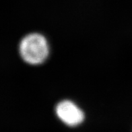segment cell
I'll use <instances>...</instances> for the list:
<instances>
[{"mask_svg": "<svg viewBox=\"0 0 132 132\" xmlns=\"http://www.w3.org/2000/svg\"><path fill=\"white\" fill-rule=\"evenodd\" d=\"M55 113L62 122L70 127L78 126L84 120V112L70 100L59 102L55 107Z\"/></svg>", "mask_w": 132, "mask_h": 132, "instance_id": "cell-2", "label": "cell"}, {"mask_svg": "<svg viewBox=\"0 0 132 132\" xmlns=\"http://www.w3.org/2000/svg\"><path fill=\"white\" fill-rule=\"evenodd\" d=\"M19 53L22 60L30 65L43 63L49 53L47 40L40 34H29L20 41Z\"/></svg>", "mask_w": 132, "mask_h": 132, "instance_id": "cell-1", "label": "cell"}]
</instances>
